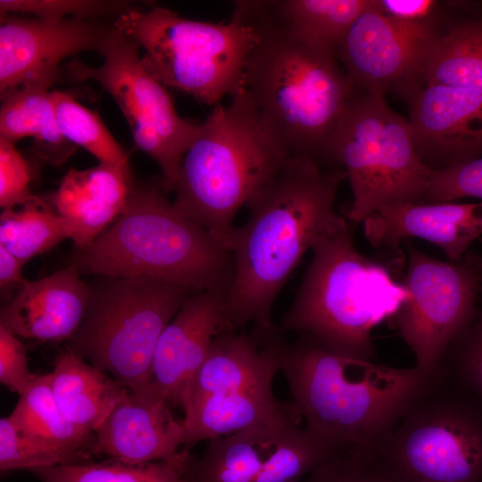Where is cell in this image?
Listing matches in <instances>:
<instances>
[{
  "label": "cell",
  "mask_w": 482,
  "mask_h": 482,
  "mask_svg": "<svg viewBox=\"0 0 482 482\" xmlns=\"http://www.w3.org/2000/svg\"><path fill=\"white\" fill-rule=\"evenodd\" d=\"M94 289L68 350L130 390L146 392L157 341L195 291L145 277L106 278Z\"/></svg>",
  "instance_id": "cell-10"
},
{
  "label": "cell",
  "mask_w": 482,
  "mask_h": 482,
  "mask_svg": "<svg viewBox=\"0 0 482 482\" xmlns=\"http://www.w3.org/2000/svg\"><path fill=\"white\" fill-rule=\"evenodd\" d=\"M278 371L253 334L225 330L216 336L182 408L184 449L253 426L298 419L289 403L273 395Z\"/></svg>",
  "instance_id": "cell-11"
},
{
  "label": "cell",
  "mask_w": 482,
  "mask_h": 482,
  "mask_svg": "<svg viewBox=\"0 0 482 482\" xmlns=\"http://www.w3.org/2000/svg\"><path fill=\"white\" fill-rule=\"evenodd\" d=\"M31 168L14 143L0 137V206L12 208L36 197L29 188Z\"/></svg>",
  "instance_id": "cell-36"
},
{
  "label": "cell",
  "mask_w": 482,
  "mask_h": 482,
  "mask_svg": "<svg viewBox=\"0 0 482 482\" xmlns=\"http://www.w3.org/2000/svg\"><path fill=\"white\" fill-rule=\"evenodd\" d=\"M342 168L325 169L304 157H289L245 204L248 220L236 228L230 251L234 277L225 301L228 330L248 322L273 326L274 302L316 240L344 218L335 201L346 179Z\"/></svg>",
  "instance_id": "cell-1"
},
{
  "label": "cell",
  "mask_w": 482,
  "mask_h": 482,
  "mask_svg": "<svg viewBox=\"0 0 482 482\" xmlns=\"http://www.w3.org/2000/svg\"><path fill=\"white\" fill-rule=\"evenodd\" d=\"M300 482H398L376 453L363 450L337 453Z\"/></svg>",
  "instance_id": "cell-33"
},
{
  "label": "cell",
  "mask_w": 482,
  "mask_h": 482,
  "mask_svg": "<svg viewBox=\"0 0 482 482\" xmlns=\"http://www.w3.org/2000/svg\"><path fill=\"white\" fill-rule=\"evenodd\" d=\"M445 27L396 21L370 0L341 40L337 54L356 90L384 94L395 87L406 94Z\"/></svg>",
  "instance_id": "cell-14"
},
{
  "label": "cell",
  "mask_w": 482,
  "mask_h": 482,
  "mask_svg": "<svg viewBox=\"0 0 482 482\" xmlns=\"http://www.w3.org/2000/svg\"><path fill=\"white\" fill-rule=\"evenodd\" d=\"M376 454L398 482H482V402L439 366Z\"/></svg>",
  "instance_id": "cell-9"
},
{
  "label": "cell",
  "mask_w": 482,
  "mask_h": 482,
  "mask_svg": "<svg viewBox=\"0 0 482 482\" xmlns=\"http://www.w3.org/2000/svg\"><path fill=\"white\" fill-rule=\"evenodd\" d=\"M406 97L417 152L430 170L482 157L481 94L426 84Z\"/></svg>",
  "instance_id": "cell-17"
},
{
  "label": "cell",
  "mask_w": 482,
  "mask_h": 482,
  "mask_svg": "<svg viewBox=\"0 0 482 482\" xmlns=\"http://www.w3.org/2000/svg\"><path fill=\"white\" fill-rule=\"evenodd\" d=\"M78 251L73 266L105 278L145 277L195 292H229L234 277L231 252L154 186L133 185L114 225Z\"/></svg>",
  "instance_id": "cell-6"
},
{
  "label": "cell",
  "mask_w": 482,
  "mask_h": 482,
  "mask_svg": "<svg viewBox=\"0 0 482 482\" xmlns=\"http://www.w3.org/2000/svg\"><path fill=\"white\" fill-rule=\"evenodd\" d=\"M295 418L253 426L212 439L200 457L189 453L188 482H259L270 453Z\"/></svg>",
  "instance_id": "cell-23"
},
{
  "label": "cell",
  "mask_w": 482,
  "mask_h": 482,
  "mask_svg": "<svg viewBox=\"0 0 482 482\" xmlns=\"http://www.w3.org/2000/svg\"><path fill=\"white\" fill-rule=\"evenodd\" d=\"M227 291L191 294L161 334L152 359L147 391L172 409L183 408L194 378L225 323Z\"/></svg>",
  "instance_id": "cell-16"
},
{
  "label": "cell",
  "mask_w": 482,
  "mask_h": 482,
  "mask_svg": "<svg viewBox=\"0 0 482 482\" xmlns=\"http://www.w3.org/2000/svg\"><path fill=\"white\" fill-rule=\"evenodd\" d=\"M189 451L168 461L129 463L114 459L75 462L30 470L40 482H188Z\"/></svg>",
  "instance_id": "cell-29"
},
{
  "label": "cell",
  "mask_w": 482,
  "mask_h": 482,
  "mask_svg": "<svg viewBox=\"0 0 482 482\" xmlns=\"http://www.w3.org/2000/svg\"><path fill=\"white\" fill-rule=\"evenodd\" d=\"M234 6L232 18L252 26L257 36L244 91L291 156L323 168L331 136L358 92L337 51L295 32L263 1H236Z\"/></svg>",
  "instance_id": "cell-3"
},
{
  "label": "cell",
  "mask_w": 482,
  "mask_h": 482,
  "mask_svg": "<svg viewBox=\"0 0 482 482\" xmlns=\"http://www.w3.org/2000/svg\"><path fill=\"white\" fill-rule=\"evenodd\" d=\"M36 376L30 373L25 345L17 336L0 327V381L12 392L22 395Z\"/></svg>",
  "instance_id": "cell-38"
},
{
  "label": "cell",
  "mask_w": 482,
  "mask_h": 482,
  "mask_svg": "<svg viewBox=\"0 0 482 482\" xmlns=\"http://www.w3.org/2000/svg\"><path fill=\"white\" fill-rule=\"evenodd\" d=\"M327 163L341 166L349 179L347 220L355 227L383 208L421 203L432 173L417 152L409 121L381 93L355 94L331 136Z\"/></svg>",
  "instance_id": "cell-8"
},
{
  "label": "cell",
  "mask_w": 482,
  "mask_h": 482,
  "mask_svg": "<svg viewBox=\"0 0 482 482\" xmlns=\"http://www.w3.org/2000/svg\"><path fill=\"white\" fill-rule=\"evenodd\" d=\"M1 99L0 137L12 143L34 137L37 154L51 164L64 162L77 150L59 128L52 91L21 87Z\"/></svg>",
  "instance_id": "cell-25"
},
{
  "label": "cell",
  "mask_w": 482,
  "mask_h": 482,
  "mask_svg": "<svg viewBox=\"0 0 482 482\" xmlns=\"http://www.w3.org/2000/svg\"><path fill=\"white\" fill-rule=\"evenodd\" d=\"M132 174L118 166L99 163L86 170L71 169L52 197V205L67 222L71 239L83 250L124 209Z\"/></svg>",
  "instance_id": "cell-21"
},
{
  "label": "cell",
  "mask_w": 482,
  "mask_h": 482,
  "mask_svg": "<svg viewBox=\"0 0 482 482\" xmlns=\"http://www.w3.org/2000/svg\"><path fill=\"white\" fill-rule=\"evenodd\" d=\"M112 26L144 49L145 69L166 87L212 107L244 91L245 66L257 41L247 23L193 21L153 5L129 8Z\"/></svg>",
  "instance_id": "cell-7"
},
{
  "label": "cell",
  "mask_w": 482,
  "mask_h": 482,
  "mask_svg": "<svg viewBox=\"0 0 482 482\" xmlns=\"http://www.w3.org/2000/svg\"><path fill=\"white\" fill-rule=\"evenodd\" d=\"M90 295L73 265L37 280L25 279L2 307L0 327L40 342L69 340L84 319Z\"/></svg>",
  "instance_id": "cell-20"
},
{
  "label": "cell",
  "mask_w": 482,
  "mask_h": 482,
  "mask_svg": "<svg viewBox=\"0 0 482 482\" xmlns=\"http://www.w3.org/2000/svg\"><path fill=\"white\" fill-rule=\"evenodd\" d=\"M75 463L67 454L21 431L9 418L0 420V469L33 470Z\"/></svg>",
  "instance_id": "cell-32"
},
{
  "label": "cell",
  "mask_w": 482,
  "mask_h": 482,
  "mask_svg": "<svg viewBox=\"0 0 482 482\" xmlns=\"http://www.w3.org/2000/svg\"><path fill=\"white\" fill-rule=\"evenodd\" d=\"M253 335L285 376L294 414L336 453L376 452L432 373L353 361L301 338L286 341L274 325Z\"/></svg>",
  "instance_id": "cell-2"
},
{
  "label": "cell",
  "mask_w": 482,
  "mask_h": 482,
  "mask_svg": "<svg viewBox=\"0 0 482 482\" xmlns=\"http://www.w3.org/2000/svg\"><path fill=\"white\" fill-rule=\"evenodd\" d=\"M130 2L98 0H1V13H29L46 21L68 18L95 20L120 15L131 8Z\"/></svg>",
  "instance_id": "cell-34"
},
{
  "label": "cell",
  "mask_w": 482,
  "mask_h": 482,
  "mask_svg": "<svg viewBox=\"0 0 482 482\" xmlns=\"http://www.w3.org/2000/svg\"><path fill=\"white\" fill-rule=\"evenodd\" d=\"M113 26L95 20L46 21L1 13V96L21 87L48 90L61 62L82 51L99 53Z\"/></svg>",
  "instance_id": "cell-15"
},
{
  "label": "cell",
  "mask_w": 482,
  "mask_h": 482,
  "mask_svg": "<svg viewBox=\"0 0 482 482\" xmlns=\"http://www.w3.org/2000/svg\"><path fill=\"white\" fill-rule=\"evenodd\" d=\"M462 259L468 262L482 278V254H465Z\"/></svg>",
  "instance_id": "cell-40"
},
{
  "label": "cell",
  "mask_w": 482,
  "mask_h": 482,
  "mask_svg": "<svg viewBox=\"0 0 482 482\" xmlns=\"http://www.w3.org/2000/svg\"><path fill=\"white\" fill-rule=\"evenodd\" d=\"M439 366L482 402V289L472 320L448 347Z\"/></svg>",
  "instance_id": "cell-31"
},
{
  "label": "cell",
  "mask_w": 482,
  "mask_h": 482,
  "mask_svg": "<svg viewBox=\"0 0 482 482\" xmlns=\"http://www.w3.org/2000/svg\"><path fill=\"white\" fill-rule=\"evenodd\" d=\"M99 54L104 57L100 67L73 61L67 65L69 74L79 81L98 82L114 98L136 145L156 162L162 187L172 191L200 123L179 115L167 87L148 72L138 46L128 36L113 28Z\"/></svg>",
  "instance_id": "cell-12"
},
{
  "label": "cell",
  "mask_w": 482,
  "mask_h": 482,
  "mask_svg": "<svg viewBox=\"0 0 482 482\" xmlns=\"http://www.w3.org/2000/svg\"><path fill=\"white\" fill-rule=\"evenodd\" d=\"M66 238H71L67 222L39 196L1 213L0 245L23 263Z\"/></svg>",
  "instance_id": "cell-28"
},
{
  "label": "cell",
  "mask_w": 482,
  "mask_h": 482,
  "mask_svg": "<svg viewBox=\"0 0 482 482\" xmlns=\"http://www.w3.org/2000/svg\"><path fill=\"white\" fill-rule=\"evenodd\" d=\"M289 157L249 96L239 92L200 123L180 164L173 204L230 251L238 210Z\"/></svg>",
  "instance_id": "cell-5"
},
{
  "label": "cell",
  "mask_w": 482,
  "mask_h": 482,
  "mask_svg": "<svg viewBox=\"0 0 482 482\" xmlns=\"http://www.w3.org/2000/svg\"><path fill=\"white\" fill-rule=\"evenodd\" d=\"M263 3L277 20L305 39L337 51L370 0H280Z\"/></svg>",
  "instance_id": "cell-27"
},
{
  "label": "cell",
  "mask_w": 482,
  "mask_h": 482,
  "mask_svg": "<svg viewBox=\"0 0 482 482\" xmlns=\"http://www.w3.org/2000/svg\"><path fill=\"white\" fill-rule=\"evenodd\" d=\"M460 1L374 0L375 7L396 21L446 26L459 8Z\"/></svg>",
  "instance_id": "cell-37"
},
{
  "label": "cell",
  "mask_w": 482,
  "mask_h": 482,
  "mask_svg": "<svg viewBox=\"0 0 482 482\" xmlns=\"http://www.w3.org/2000/svg\"><path fill=\"white\" fill-rule=\"evenodd\" d=\"M401 283L406 299L391 316L415 357V367L430 373L472 320L482 289L479 274L463 259L444 262L408 243Z\"/></svg>",
  "instance_id": "cell-13"
},
{
  "label": "cell",
  "mask_w": 482,
  "mask_h": 482,
  "mask_svg": "<svg viewBox=\"0 0 482 482\" xmlns=\"http://www.w3.org/2000/svg\"><path fill=\"white\" fill-rule=\"evenodd\" d=\"M24 433L69 455L75 462L86 455L95 436L74 425L58 406L50 373L37 376L9 415Z\"/></svg>",
  "instance_id": "cell-26"
},
{
  "label": "cell",
  "mask_w": 482,
  "mask_h": 482,
  "mask_svg": "<svg viewBox=\"0 0 482 482\" xmlns=\"http://www.w3.org/2000/svg\"><path fill=\"white\" fill-rule=\"evenodd\" d=\"M170 410L162 398L128 388L95 432L88 455L137 464L179 457L184 428Z\"/></svg>",
  "instance_id": "cell-18"
},
{
  "label": "cell",
  "mask_w": 482,
  "mask_h": 482,
  "mask_svg": "<svg viewBox=\"0 0 482 482\" xmlns=\"http://www.w3.org/2000/svg\"><path fill=\"white\" fill-rule=\"evenodd\" d=\"M21 262L3 245H0V286L2 289L18 287L25 280L21 277Z\"/></svg>",
  "instance_id": "cell-39"
},
{
  "label": "cell",
  "mask_w": 482,
  "mask_h": 482,
  "mask_svg": "<svg viewBox=\"0 0 482 482\" xmlns=\"http://www.w3.org/2000/svg\"><path fill=\"white\" fill-rule=\"evenodd\" d=\"M445 85L482 95V3L461 9L428 50L406 96L417 87Z\"/></svg>",
  "instance_id": "cell-22"
},
{
  "label": "cell",
  "mask_w": 482,
  "mask_h": 482,
  "mask_svg": "<svg viewBox=\"0 0 482 482\" xmlns=\"http://www.w3.org/2000/svg\"><path fill=\"white\" fill-rule=\"evenodd\" d=\"M461 197L482 199V157L432 170L421 203H445Z\"/></svg>",
  "instance_id": "cell-35"
},
{
  "label": "cell",
  "mask_w": 482,
  "mask_h": 482,
  "mask_svg": "<svg viewBox=\"0 0 482 482\" xmlns=\"http://www.w3.org/2000/svg\"><path fill=\"white\" fill-rule=\"evenodd\" d=\"M364 236L376 248L396 249L410 237L439 247L449 261L460 262L482 235V203H411L383 208L363 222Z\"/></svg>",
  "instance_id": "cell-19"
},
{
  "label": "cell",
  "mask_w": 482,
  "mask_h": 482,
  "mask_svg": "<svg viewBox=\"0 0 482 482\" xmlns=\"http://www.w3.org/2000/svg\"><path fill=\"white\" fill-rule=\"evenodd\" d=\"M53 395L77 427L95 433L128 389L107 372L67 350L50 373Z\"/></svg>",
  "instance_id": "cell-24"
},
{
  "label": "cell",
  "mask_w": 482,
  "mask_h": 482,
  "mask_svg": "<svg viewBox=\"0 0 482 482\" xmlns=\"http://www.w3.org/2000/svg\"><path fill=\"white\" fill-rule=\"evenodd\" d=\"M354 228L344 218L313 244L279 329L344 358L371 362L372 330L395 312L407 291L384 264L359 252Z\"/></svg>",
  "instance_id": "cell-4"
},
{
  "label": "cell",
  "mask_w": 482,
  "mask_h": 482,
  "mask_svg": "<svg viewBox=\"0 0 482 482\" xmlns=\"http://www.w3.org/2000/svg\"><path fill=\"white\" fill-rule=\"evenodd\" d=\"M59 128L64 137L81 146L100 163L130 171L129 155L103 123L98 112L86 108L70 94L52 90Z\"/></svg>",
  "instance_id": "cell-30"
}]
</instances>
